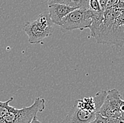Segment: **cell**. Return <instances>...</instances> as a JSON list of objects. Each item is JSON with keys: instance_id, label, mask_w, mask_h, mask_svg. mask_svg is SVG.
I'll return each instance as SVG.
<instances>
[{"instance_id": "1", "label": "cell", "mask_w": 124, "mask_h": 123, "mask_svg": "<svg viewBox=\"0 0 124 123\" xmlns=\"http://www.w3.org/2000/svg\"><path fill=\"white\" fill-rule=\"evenodd\" d=\"M121 8L118 4L104 11V18L97 31L91 37L95 38L97 43L114 45L122 47L124 45V26H119L116 18L121 14Z\"/></svg>"}, {"instance_id": "2", "label": "cell", "mask_w": 124, "mask_h": 123, "mask_svg": "<svg viewBox=\"0 0 124 123\" xmlns=\"http://www.w3.org/2000/svg\"><path fill=\"white\" fill-rule=\"evenodd\" d=\"M53 25L47 11L41 13L35 21L27 22L23 29L28 37V42L31 44H37L52 35Z\"/></svg>"}, {"instance_id": "3", "label": "cell", "mask_w": 124, "mask_h": 123, "mask_svg": "<svg viewBox=\"0 0 124 123\" xmlns=\"http://www.w3.org/2000/svg\"><path fill=\"white\" fill-rule=\"evenodd\" d=\"M45 109V100L36 98L31 106L18 109L11 106V109L0 121V123H31L38 113Z\"/></svg>"}, {"instance_id": "4", "label": "cell", "mask_w": 124, "mask_h": 123, "mask_svg": "<svg viewBox=\"0 0 124 123\" xmlns=\"http://www.w3.org/2000/svg\"><path fill=\"white\" fill-rule=\"evenodd\" d=\"M93 15V10L90 9H76L62 19L59 26L64 31H83L91 26Z\"/></svg>"}, {"instance_id": "5", "label": "cell", "mask_w": 124, "mask_h": 123, "mask_svg": "<svg viewBox=\"0 0 124 123\" xmlns=\"http://www.w3.org/2000/svg\"><path fill=\"white\" fill-rule=\"evenodd\" d=\"M121 100V96L118 90L115 88L109 90L107 91V96L99 113L104 117L121 119V114L119 110Z\"/></svg>"}, {"instance_id": "6", "label": "cell", "mask_w": 124, "mask_h": 123, "mask_svg": "<svg viewBox=\"0 0 124 123\" xmlns=\"http://www.w3.org/2000/svg\"><path fill=\"white\" fill-rule=\"evenodd\" d=\"M97 113H92L73 105L61 123H89L95 118Z\"/></svg>"}, {"instance_id": "7", "label": "cell", "mask_w": 124, "mask_h": 123, "mask_svg": "<svg viewBox=\"0 0 124 123\" xmlns=\"http://www.w3.org/2000/svg\"><path fill=\"white\" fill-rule=\"evenodd\" d=\"M76 9V8L71 7L63 4H49L48 12L51 18V20L52 21L54 24L59 26L62 19Z\"/></svg>"}, {"instance_id": "8", "label": "cell", "mask_w": 124, "mask_h": 123, "mask_svg": "<svg viewBox=\"0 0 124 123\" xmlns=\"http://www.w3.org/2000/svg\"><path fill=\"white\" fill-rule=\"evenodd\" d=\"M13 100H14V98L11 97V98H10L9 100H7V101H4V102L0 101V121L7 114L9 110L11 109V106L9 105V103Z\"/></svg>"}, {"instance_id": "9", "label": "cell", "mask_w": 124, "mask_h": 123, "mask_svg": "<svg viewBox=\"0 0 124 123\" xmlns=\"http://www.w3.org/2000/svg\"><path fill=\"white\" fill-rule=\"evenodd\" d=\"M89 5H90V9L93 11H103L101 9L100 0H90Z\"/></svg>"}, {"instance_id": "10", "label": "cell", "mask_w": 124, "mask_h": 123, "mask_svg": "<svg viewBox=\"0 0 124 123\" xmlns=\"http://www.w3.org/2000/svg\"><path fill=\"white\" fill-rule=\"evenodd\" d=\"M107 123L106 117H103V116L101 115L100 113L98 112V113H97V114H96L95 118L93 120L92 122H90V123Z\"/></svg>"}, {"instance_id": "11", "label": "cell", "mask_w": 124, "mask_h": 123, "mask_svg": "<svg viewBox=\"0 0 124 123\" xmlns=\"http://www.w3.org/2000/svg\"><path fill=\"white\" fill-rule=\"evenodd\" d=\"M106 121L107 123H124V120L114 117H106Z\"/></svg>"}, {"instance_id": "12", "label": "cell", "mask_w": 124, "mask_h": 123, "mask_svg": "<svg viewBox=\"0 0 124 123\" xmlns=\"http://www.w3.org/2000/svg\"><path fill=\"white\" fill-rule=\"evenodd\" d=\"M118 0H107V4H106V7H105V10H108L109 9H111V7H114L115 5L118 4Z\"/></svg>"}, {"instance_id": "13", "label": "cell", "mask_w": 124, "mask_h": 123, "mask_svg": "<svg viewBox=\"0 0 124 123\" xmlns=\"http://www.w3.org/2000/svg\"><path fill=\"white\" fill-rule=\"evenodd\" d=\"M116 22L119 26H124V14H121L116 18Z\"/></svg>"}, {"instance_id": "14", "label": "cell", "mask_w": 124, "mask_h": 123, "mask_svg": "<svg viewBox=\"0 0 124 123\" xmlns=\"http://www.w3.org/2000/svg\"><path fill=\"white\" fill-rule=\"evenodd\" d=\"M119 110H120V112L121 114V119L124 120V100H123V99L121 102Z\"/></svg>"}, {"instance_id": "15", "label": "cell", "mask_w": 124, "mask_h": 123, "mask_svg": "<svg viewBox=\"0 0 124 123\" xmlns=\"http://www.w3.org/2000/svg\"><path fill=\"white\" fill-rule=\"evenodd\" d=\"M100 2L101 7V9L104 11L105 7H106V4H107V0H100Z\"/></svg>"}, {"instance_id": "16", "label": "cell", "mask_w": 124, "mask_h": 123, "mask_svg": "<svg viewBox=\"0 0 124 123\" xmlns=\"http://www.w3.org/2000/svg\"><path fill=\"white\" fill-rule=\"evenodd\" d=\"M118 7L121 9L124 8V0H118Z\"/></svg>"}, {"instance_id": "17", "label": "cell", "mask_w": 124, "mask_h": 123, "mask_svg": "<svg viewBox=\"0 0 124 123\" xmlns=\"http://www.w3.org/2000/svg\"><path fill=\"white\" fill-rule=\"evenodd\" d=\"M31 123H41L39 121V120L38 119L37 116H35V117H34V118L32 119V120L31 122Z\"/></svg>"}, {"instance_id": "18", "label": "cell", "mask_w": 124, "mask_h": 123, "mask_svg": "<svg viewBox=\"0 0 124 123\" xmlns=\"http://www.w3.org/2000/svg\"><path fill=\"white\" fill-rule=\"evenodd\" d=\"M85 1V2L87 4V5H89V3H90V0H84ZM89 7H90V5H89Z\"/></svg>"}]
</instances>
